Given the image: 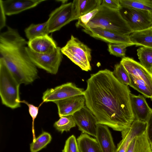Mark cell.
I'll list each match as a JSON object with an SVG mask.
<instances>
[{
  "label": "cell",
  "instance_id": "1",
  "mask_svg": "<svg viewBox=\"0 0 152 152\" xmlns=\"http://www.w3.org/2000/svg\"><path fill=\"white\" fill-rule=\"evenodd\" d=\"M87 83L83 94L85 104L98 124L121 132L129 128L135 118L128 86L120 83L107 69L91 74Z\"/></svg>",
  "mask_w": 152,
  "mask_h": 152
},
{
  "label": "cell",
  "instance_id": "2",
  "mask_svg": "<svg viewBox=\"0 0 152 152\" xmlns=\"http://www.w3.org/2000/svg\"><path fill=\"white\" fill-rule=\"evenodd\" d=\"M27 43L17 29L10 26L0 33V59L20 84H30L38 77L37 66L26 49Z\"/></svg>",
  "mask_w": 152,
  "mask_h": 152
},
{
  "label": "cell",
  "instance_id": "3",
  "mask_svg": "<svg viewBox=\"0 0 152 152\" xmlns=\"http://www.w3.org/2000/svg\"><path fill=\"white\" fill-rule=\"evenodd\" d=\"M99 27L129 35L132 32L120 10L111 9L101 4L94 18L83 28Z\"/></svg>",
  "mask_w": 152,
  "mask_h": 152
},
{
  "label": "cell",
  "instance_id": "4",
  "mask_svg": "<svg viewBox=\"0 0 152 152\" xmlns=\"http://www.w3.org/2000/svg\"><path fill=\"white\" fill-rule=\"evenodd\" d=\"M128 72L130 86L152 100V73L133 58L125 57L120 61Z\"/></svg>",
  "mask_w": 152,
  "mask_h": 152
},
{
  "label": "cell",
  "instance_id": "5",
  "mask_svg": "<svg viewBox=\"0 0 152 152\" xmlns=\"http://www.w3.org/2000/svg\"><path fill=\"white\" fill-rule=\"evenodd\" d=\"M20 85L0 59V95L3 104L12 109L20 107Z\"/></svg>",
  "mask_w": 152,
  "mask_h": 152
},
{
  "label": "cell",
  "instance_id": "6",
  "mask_svg": "<svg viewBox=\"0 0 152 152\" xmlns=\"http://www.w3.org/2000/svg\"><path fill=\"white\" fill-rule=\"evenodd\" d=\"M61 50L62 54L83 70H91V50L77 38L71 35L70 39Z\"/></svg>",
  "mask_w": 152,
  "mask_h": 152
},
{
  "label": "cell",
  "instance_id": "7",
  "mask_svg": "<svg viewBox=\"0 0 152 152\" xmlns=\"http://www.w3.org/2000/svg\"><path fill=\"white\" fill-rule=\"evenodd\" d=\"M26 49L30 59L37 67L52 74L57 73L63 58L60 47H57L54 52L48 53H36L28 46Z\"/></svg>",
  "mask_w": 152,
  "mask_h": 152
},
{
  "label": "cell",
  "instance_id": "8",
  "mask_svg": "<svg viewBox=\"0 0 152 152\" xmlns=\"http://www.w3.org/2000/svg\"><path fill=\"white\" fill-rule=\"evenodd\" d=\"M75 20L72 2L62 4L50 14L47 21L48 33L60 30L63 27Z\"/></svg>",
  "mask_w": 152,
  "mask_h": 152
},
{
  "label": "cell",
  "instance_id": "9",
  "mask_svg": "<svg viewBox=\"0 0 152 152\" xmlns=\"http://www.w3.org/2000/svg\"><path fill=\"white\" fill-rule=\"evenodd\" d=\"M123 8L125 10L121 13L132 32L145 30L152 26L150 12L132 8Z\"/></svg>",
  "mask_w": 152,
  "mask_h": 152
},
{
  "label": "cell",
  "instance_id": "10",
  "mask_svg": "<svg viewBox=\"0 0 152 152\" xmlns=\"http://www.w3.org/2000/svg\"><path fill=\"white\" fill-rule=\"evenodd\" d=\"M84 91L72 82H68L54 88L48 89L43 94V103L54 102L75 96L83 95Z\"/></svg>",
  "mask_w": 152,
  "mask_h": 152
},
{
  "label": "cell",
  "instance_id": "11",
  "mask_svg": "<svg viewBox=\"0 0 152 152\" xmlns=\"http://www.w3.org/2000/svg\"><path fill=\"white\" fill-rule=\"evenodd\" d=\"M82 31L93 37L109 43L123 44L129 46L134 45L131 41L129 35L112 30L96 27L83 28Z\"/></svg>",
  "mask_w": 152,
  "mask_h": 152
},
{
  "label": "cell",
  "instance_id": "12",
  "mask_svg": "<svg viewBox=\"0 0 152 152\" xmlns=\"http://www.w3.org/2000/svg\"><path fill=\"white\" fill-rule=\"evenodd\" d=\"M72 115L80 131L96 137L98 124L97 120L86 106H84Z\"/></svg>",
  "mask_w": 152,
  "mask_h": 152
},
{
  "label": "cell",
  "instance_id": "13",
  "mask_svg": "<svg viewBox=\"0 0 152 152\" xmlns=\"http://www.w3.org/2000/svg\"><path fill=\"white\" fill-rule=\"evenodd\" d=\"M57 105L60 118L73 115L85 106V99L83 95L75 96L54 102Z\"/></svg>",
  "mask_w": 152,
  "mask_h": 152
},
{
  "label": "cell",
  "instance_id": "14",
  "mask_svg": "<svg viewBox=\"0 0 152 152\" xmlns=\"http://www.w3.org/2000/svg\"><path fill=\"white\" fill-rule=\"evenodd\" d=\"M146 128V122L135 120L129 128L121 132L122 139L115 152H126L132 139L145 131Z\"/></svg>",
  "mask_w": 152,
  "mask_h": 152
},
{
  "label": "cell",
  "instance_id": "15",
  "mask_svg": "<svg viewBox=\"0 0 152 152\" xmlns=\"http://www.w3.org/2000/svg\"><path fill=\"white\" fill-rule=\"evenodd\" d=\"M45 0H0L6 15L18 14L23 11L34 8Z\"/></svg>",
  "mask_w": 152,
  "mask_h": 152
},
{
  "label": "cell",
  "instance_id": "16",
  "mask_svg": "<svg viewBox=\"0 0 152 152\" xmlns=\"http://www.w3.org/2000/svg\"><path fill=\"white\" fill-rule=\"evenodd\" d=\"M131 107L135 120L146 122L150 113L151 108L147 103L144 96L130 95Z\"/></svg>",
  "mask_w": 152,
  "mask_h": 152
},
{
  "label": "cell",
  "instance_id": "17",
  "mask_svg": "<svg viewBox=\"0 0 152 152\" xmlns=\"http://www.w3.org/2000/svg\"><path fill=\"white\" fill-rule=\"evenodd\" d=\"M28 47L39 53H48L54 52L58 47L53 38L48 35L38 37L28 41Z\"/></svg>",
  "mask_w": 152,
  "mask_h": 152
},
{
  "label": "cell",
  "instance_id": "18",
  "mask_svg": "<svg viewBox=\"0 0 152 152\" xmlns=\"http://www.w3.org/2000/svg\"><path fill=\"white\" fill-rule=\"evenodd\" d=\"M95 137L102 152H115L116 148L107 126L98 124Z\"/></svg>",
  "mask_w": 152,
  "mask_h": 152
},
{
  "label": "cell",
  "instance_id": "19",
  "mask_svg": "<svg viewBox=\"0 0 152 152\" xmlns=\"http://www.w3.org/2000/svg\"><path fill=\"white\" fill-rule=\"evenodd\" d=\"M102 0H75L72 2L75 20L82 15L98 8Z\"/></svg>",
  "mask_w": 152,
  "mask_h": 152
},
{
  "label": "cell",
  "instance_id": "20",
  "mask_svg": "<svg viewBox=\"0 0 152 152\" xmlns=\"http://www.w3.org/2000/svg\"><path fill=\"white\" fill-rule=\"evenodd\" d=\"M126 152H152L146 131L132 139Z\"/></svg>",
  "mask_w": 152,
  "mask_h": 152
},
{
  "label": "cell",
  "instance_id": "21",
  "mask_svg": "<svg viewBox=\"0 0 152 152\" xmlns=\"http://www.w3.org/2000/svg\"><path fill=\"white\" fill-rule=\"evenodd\" d=\"M80 152H102L96 139L82 133L77 139Z\"/></svg>",
  "mask_w": 152,
  "mask_h": 152
},
{
  "label": "cell",
  "instance_id": "22",
  "mask_svg": "<svg viewBox=\"0 0 152 152\" xmlns=\"http://www.w3.org/2000/svg\"><path fill=\"white\" fill-rule=\"evenodd\" d=\"M131 42L136 46L152 48V29L132 32L129 35Z\"/></svg>",
  "mask_w": 152,
  "mask_h": 152
},
{
  "label": "cell",
  "instance_id": "23",
  "mask_svg": "<svg viewBox=\"0 0 152 152\" xmlns=\"http://www.w3.org/2000/svg\"><path fill=\"white\" fill-rule=\"evenodd\" d=\"M24 31L28 41L48 35L47 22L37 24H31L25 29Z\"/></svg>",
  "mask_w": 152,
  "mask_h": 152
},
{
  "label": "cell",
  "instance_id": "24",
  "mask_svg": "<svg viewBox=\"0 0 152 152\" xmlns=\"http://www.w3.org/2000/svg\"><path fill=\"white\" fill-rule=\"evenodd\" d=\"M137 52L140 63L152 73V48L142 46L137 49Z\"/></svg>",
  "mask_w": 152,
  "mask_h": 152
},
{
  "label": "cell",
  "instance_id": "25",
  "mask_svg": "<svg viewBox=\"0 0 152 152\" xmlns=\"http://www.w3.org/2000/svg\"><path fill=\"white\" fill-rule=\"evenodd\" d=\"M119 2L122 7L152 12V0H120Z\"/></svg>",
  "mask_w": 152,
  "mask_h": 152
},
{
  "label": "cell",
  "instance_id": "26",
  "mask_svg": "<svg viewBox=\"0 0 152 152\" xmlns=\"http://www.w3.org/2000/svg\"><path fill=\"white\" fill-rule=\"evenodd\" d=\"M52 138L50 134L48 132H43L34 142L30 144L31 152H37L45 148L51 142Z\"/></svg>",
  "mask_w": 152,
  "mask_h": 152
},
{
  "label": "cell",
  "instance_id": "27",
  "mask_svg": "<svg viewBox=\"0 0 152 152\" xmlns=\"http://www.w3.org/2000/svg\"><path fill=\"white\" fill-rule=\"evenodd\" d=\"M76 125V124L72 115L61 117L53 124L55 128L61 133L64 131H69L72 128L75 127Z\"/></svg>",
  "mask_w": 152,
  "mask_h": 152
},
{
  "label": "cell",
  "instance_id": "28",
  "mask_svg": "<svg viewBox=\"0 0 152 152\" xmlns=\"http://www.w3.org/2000/svg\"><path fill=\"white\" fill-rule=\"evenodd\" d=\"M113 73L120 83L127 86L130 85V80L129 74L121 64L120 63L115 65Z\"/></svg>",
  "mask_w": 152,
  "mask_h": 152
},
{
  "label": "cell",
  "instance_id": "29",
  "mask_svg": "<svg viewBox=\"0 0 152 152\" xmlns=\"http://www.w3.org/2000/svg\"><path fill=\"white\" fill-rule=\"evenodd\" d=\"M129 46L123 44L109 43L108 50L110 54L122 58L125 57L126 48Z\"/></svg>",
  "mask_w": 152,
  "mask_h": 152
},
{
  "label": "cell",
  "instance_id": "30",
  "mask_svg": "<svg viewBox=\"0 0 152 152\" xmlns=\"http://www.w3.org/2000/svg\"><path fill=\"white\" fill-rule=\"evenodd\" d=\"M20 103H22L26 104L28 107L29 113L32 118V130L33 137V142H34L36 139L34 129V121L38 114L39 108L43 103L42 102L40 104L39 106L37 107L29 103L25 100H20Z\"/></svg>",
  "mask_w": 152,
  "mask_h": 152
},
{
  "label": "cell",
  "instance_id": "31",
  "mask_svg": "<svg viewBox=\"0 0 152 152\" xmlns=\"http://www.w3.org/2000/svg\"><path fill=\"white\" fill-rule=\"evenodd\" d=\"M62 152H80L77 139L74 135L66 140Z\"/></svg>",
  "mask_w": 152,
  "mask_h": 152
},
{
  "label": "cell",
  "instance_id": "32",
  "mask_svg": "<svg viewBox=\"0 0 152 152\" xmlns=\"http://www.w3.org/2000/svg\"><path fill=\"white\" fill-rule=\"evenodd\" d=\"M82 15L77 20L75 26L77 28H84L88 23L95 16L99 10V7Z\"/></svg>",
  "mask_w": 152,
  "mask_h": 152
},
{
  "label": "cell",
  "instance_id": "33",
  "mask_svg": "<svg viewBox=\"0 0 152 152\" xmlns=\"http://www.w3.org/2000/svg\"><path fill=\"white\" fill-rule=\"evenodd\" d=\"M101 4L109 8L115 10H120L122 8L119 0H103L102 1Z\"/></svg>",
  "mask_w": 152,
  "mask_h": 152
},
{
  "label": "cell",
  "instance_id": "34",
  "mask_svg": "<svg viewBox=\"0 0 152 152\" xmlns=\"http://www.w3.org/2000/svg\"><path fill=\"white\" fill-rule=\"evenodd\" d=\"M146 132L149 142L152 143V109H151L149 115L146 121Z\"/></svg>",
  "mask_w": 152,
  "mask_h": 152
},
{
  "label": "cell",
  "instance_id": "35",
  "mask_svg": "<svg viewBox=\"0 0 152 152\" xmlns=\"http://www.w3.org/2000/svg\"><path fill=\"white\" fill-rule=\"evenodd\" d=\"M5 14L2 6L0 5V27L1 30L6 25Z\"/></svg>",
  "mask_w": 152,
  "mask_h": 152
},
{
  "label": "cell",
  "instance_id": "36",
  "mask_svg": "<svg viewBox=\"0 0 152 152\" xmlns=\"http://www.w3.org/2000/svg\"><path fill=\"white\" fill-rule=\"evenodd\" d=\"M58 1H61L62 3V4H65L68 1L67 0H60Z\"/></svg>",
  "mask_w": 152,
  "mask_h": 152
},
{
  "label": "cell",
  "instance_id": "37",
  "mask_svg": "<svg viewBox=\"0 0 152 152\" xmlns=\"http://www.w3.org/2000/svg\"><path fill=\"white\" fill-rule=\"evenodd\" d=\"M151 18L152 19V12H150Z\"/></svg>",
  "mask_w": 152,
  "mask_h": 152
},
{
  "label": "cell",
  "instance_id": "38",
  "mask_svg": "<svg viewBox=\"0 0 152 152\" xmlns=\"http://www.w3.org/2000/svg\"><path fill=\"white\" fill-rule=\"evenodd\" d=\"M150 146L151 150H152V143L150 145Z\"/></svg>",
  "mask_w": 152,
  "mask_h": 152
},
{
  "label": "cell",
  "instance_id": "39",
  "mask_svg": "<svg viewBox=\"0 0 152 152\" xmlns=\"http://www.w3.org/2000/svg\"><path fill=\"white\" fill-rule=\"evenodd\" d=\"M152 29V26L151 28Z\"/></svg>",
  "mask_w": 152,
  "mask_h": 152
}]
</instances>
